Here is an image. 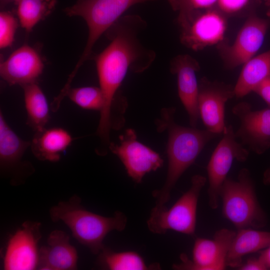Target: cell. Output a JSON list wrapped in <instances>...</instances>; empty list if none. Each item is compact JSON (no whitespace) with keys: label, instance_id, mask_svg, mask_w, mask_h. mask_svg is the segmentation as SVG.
Masks as SVG:
<instances>
[{"label":"cell","instance_id":"cell-4","mask_svg":"<svg viewBox=\"0 0 270 270\" xmlns=\"http://www.w3.org/2000/svg\"><path fill=\"white\" fill-rule=\"evenodd\" d=\"M220 196L224 217L238 230L256 229L266 226L267 217L258 202L254 184L248 168H242L236 180L226 178Z\"/></svg>","mask_w":270,"mask_h":270},{"label":"cell","instance_id":"cell-14","mask_svg":"<svg viewBox=\"0 0 270 270\" xmlns=\"http://www.w3.org/2000/svg\"><path fill=\"white\" fill-rule=\"evenodd\" d=\"M226 22L216 10H210L194 17L182 28L180 41L195 51L220 43L224 38Z\"/></svg>","mask_w":270,"mask_h":270},{"label":"cell","instance_id":"cell-12","mask_svg":"<svg viewBox=\"0 0 270 270\" xmlns=\"http://www.w3.org/2000/svg\"><path fill=\"white\" fill-rule=\"evenodd\" d=\"M235 96L234 86L206 78L198 83V108L200 117L206 130L214 134H223L226 126L224 122L225 104Z\"/></svg>","mask_w":270,"mask_h":270},{"label":"cell","instance_id":"cell-8","mask_svg":"<svg viewBox=\"0 0 270 270\" xmlns=\"http://www.w3.org/2000/svg\"><path fill=\"white\" fill-rule=\"evenodd\" d=\"M119 138L120 144L110 142L109 150L120 158L128 176L136 183H140L146 174L162 166L160 155L138 142L134 130L127 129Z\"/></svg>","mask_w":270,"mask_h":270},{"label":"cell","instance_id":"cell-32","mask_svg":"<svg viewBox=\"0 0 270 270\" xmlns=\"http://www.w3.org/2000/svg\"><path fill=\"white\" fill-rule=\"evenodd\" d=\"M258 256L264 263L268 269H270V246L262 250Z\"/></svg>","mask_w":270,"mask_h":270},{"label":"cell","instance_id":"cell-6","mask_svg":"<svg viewBox=\"0 0 270 270\" xmlns=\"http://www.w3.org/2000/svg\"><path fill=\"white\" fill-rule=\"evenodd\" d=\"M206 182L204 176L196 174L192 178L189 189L171 208H152L146 222L148 230L157 234H164L168 230H172L193 236L196 228L198 200Z\"/></svg>","mask_w":270,"mask_h":270},{"label":"cell","instance_id":"cell-23","mask_svg":"<svg viewBox=\"0 0 270 270\" xmlns=\"http://www.w3.org/2000/svg\"><path fill=\"white\" fill-rule=\"evenodd\" d=\"M103 266L110 270H160L158 264L148 265L142 257L134 251L116 252L105 248L100 252Z\"/></svg>","mask_w":270,"mask_h":270},{"label":"cell","instance_id":"cell-5","mask_svg":"<svg viewBox=\"0 0 270 270\" xmlns=\"http://www.w3.org/2000/svg\"><path fill=\"white\" fill-rule=\"evenodd\" d=\"M154 0H78L72 6L66 8L68 15L82 17L88 29L86 47L71 76H76L80 68L90 56L94 46L100 36L127 10L138 4Z\"/></svg>","mask_w":270,"mask_h":270},{"label":"cell","instance_id":"cell-10","mask_svg":"<svg viewBox=\"0 0 270 270\" xmlns=\"http://www.w3.org/2000/svg\"><path fill=\"white\" fill-rule=\"evenodd\" d=\"M40 224L25 222L10 238L3 259L5 270L38 269Z\"/></svg>","mask_w":270,"mask_h":270},{"label":"cell","instance_id":"cell-29","mask_svg":"<svg viewBox=\"0 0 270 270\" xmlns=\"http://www.w3.org/2000/svg\"><path fill=\"white\" fill-rule=\"evenodd\" d=\"M270 108V76L258 84L253 90Z\"/></svg>","mask_w":270,"mask_h":270},{"label":"cell","instance_id":"cell-24","mask_svg":"<svg viewBox=\"0 0 270 270\" xmlns=\"http://www.w3.org/2000/svg\"><path fill=\"white\" fill-rule=\"evenodd\" d=\"M56 0H16L17 14L21 26L30 32L54 10Z\"/></svg>","mask_w":270,"mask_h":270},{"label":"cell","instance_id":"cell-9","mask_svg":"<svg viewBox=\"0 0 270 270\" xmlns=\"http://www.w3.org/2000/svg\"><path fill=\"white\" fill-rule=\"evenodd\" d=\"M234 231L224 228L216 232L212 239L197 238L192 249V259L184 254L182 262L172 268L179 270H222L226 266L227 255L235 236Z\"/></svg>","mask_w":270,"mask_h":270},{"label":"cell","instance_id":"cell-26","mask_svg":"<svg viewBox=\"0 0 270 270\" xmlns=\"http://www.w3.org/2000/svg\"><path fill=\"white\" fill-rule=\"evenodd\" d=\"M18 26L17 20L10 12H2L0 14V48L10 46L14 41Z\"/></svg>","mask_w":270,"mask_h":270},{"label":"cell","instance_id":"cell-22","mask_svg":"<svg viewBox=\"0 0 270 270\" xmlns=\"http://www.w3.org/2000/svg\"><path fill=\"white\" fill-rule=\"evenodd\" d=\"M30 142L20 138L9 126L0 112V164L7 168L20 162Z\"/></svg>","mask_w":270,"mask_h":270},{"label":"cell","instance_id":"cell-20","mask_svg":"<svg viewBox=\"0 0 270 270\" xmlns=\"http://www.w3.org/2000/svg\"><path fill=\"white\" fill-rule=\"evenodd\" d=\"M270 76V50L254 56L244 64L234 86L235 96L242 98Z\"/></svg>","mask_w":270,"mask_h":270},{"label":"cell","instance_id":"cell-25","mask_svg":"<svg viewBox=\"0 0 270 270\" xmlns=\"http://www.w3.org/2000/svg\"><path fill=\"white\" fill-rule=\"evenodd\" d=\"M66 96L80 108L100 112L104 104V94L99 87L84 86L70 88Z\"/></svg>","mask_w":270,"mask_h":270},{"label":"cell","instance_id":"cell-31","mask_svg":"<svg viewBox=\"0 0 270 270\" xmlns=\"http://www.w3.org/2000/svg\"><path fill=\"white\" fill-rule=\"evenodd\" d=\"M218 0H188L190 8L194 13L195 10L208 8L216 3Z\"/></svg>","mask_w":270,"mask_h":270},{"label":"cell","instance_id":"cell-35","mask_svg":"<svg viewBox=\"0 0 270 270\" xmlns=\"http://www.w3.org/2000/svg\"><path fill=\"white\" fill-rule=\"evenodd\" d=\"M266 5L268 7L266 14L268 16H270V0H267Z\"/></svg>","mask_w":270,"mask_h":270},{"label":"cell","instance_id":"cell-18","mask_svg":"<svg viewBox=\"0 0 270 270\" xmlns=\"http://www.w3.org/2000/svg\"><path fill=\"white\" fill-rule=\"evenodd\" d=\"M72 140L70 134L62 128H45L35 132L30 146L38 160L56 162L60 160L62 152L70 145Z\"/></svg>","mask_w":270,"mask_h":270},{"label":"cell","instance_id":"cell-11","mask_svg":"<svg viewBox=\"0 0 270 270\" xmlns=\"http://www.w3.org/2000/svg\"><path fill=\"white\" fill-rule=\"evenodd\" d=\"M240 121L235 135L242 144L258 154L270 148V108L253 110L251 104L241 102L232 109Z\"/></svg>","mask_w":270,"mask_h":270},{"label":"cell","instance_id":"cell-34","mask_svg":"<svg viewBox=\"0 0 270 270\" xmlns=\"http://www.w3.org/2000/svg\"><path fill=\"white\" fill-rule=\"evenodd\" d=\"M16 0H0V6H3L8 4L12 2H16Z\"/></svg>","mask_w":270,"mask_h":270},{"label":"cell","instance_id":"cell-17","mask_svg":"<svg viewBox=\"0 0 270 270\" xmlns=\"http://www.w3.org/2000/svg\"><path fill=\"white\" fill-rule=\"evenodd\" d=\"M78 252L63 230H54L49 234L46 245L40 248L38 269L74 270L77 268Z\"/></svg>","mask_w":270,"mask_h":270},{"label":"cell","instance_id":"cell-3","mask_svg":"<svg viewBox=\"0 0 270 270\" xmlns=\"http://www.w3.org/2000/svg\"><path fill=\"white\" fill-rule=\"evenodd\" d=\"M80 199L73 196L67 201L59 202L52 207L50 218L54 222H62L73 236L94 254L104 249V240L110 232L122 231L127 223L126 216L120 211L106 217L88 210L80 204Z\"/></svg>","mask_w":270,"mask_h":270},{"label":"cell","instance_id":"cell-27","mask_svg":"<svg viewBox=\"0 0 270 270\" xmlns=\"http://www.w3.org/2000/svg\"><path fill=\"white\" fill-rule=\"evenodd\" d=\"M172 9L178 12V22L181 28L186 26L192 20L194 13L190 10L188 0H168Z\"/></svg>","mask_w":270,"mask_h":270},{"label":"cell","instance_id":"cell-13","mask_svg":"<svg viewBox=\"0 0 270 270\" xmlns=\"http://www.w3.org/2000/svg\"><path fill=\"white\" fill-rule=\"evenodd\" d=\"M269 26L268 20L256 16L249 17L238 32L235 40L222 50L228 68L244 64L254 56L262 46Z\"/></svg>","mask_w":270,"mask_h":270},{"label":"cell","instance_id":"cell-19","mask_svg":"<svg viewBox=\"0 0 270 270\" xmlns=\"http://www.w3.org/2000/svg\"><path fill=\"white\" fill-rule=\"evenodd\" d=\"M270 246V232L247 228L238 230L231 243L226 266L238 268L245 256L262 250Z\"/></svg>","mask_w":270,"mask_h":270},{"label":"cell","instance_id":"cell-28","mask_svg":"<svg viewBox=\"0 0 270 270\" xmlns=\"http://www.w3.org/2000/svg\"><path fill=\"white\" fill-rule=\"evenodd\" d=\"M249 0H218L219 8L224 12L232 14L243 8Z\"/></svg>","mask_w":270,"mask_h":270},{"label":"cell","instance_id":"cell-15","mask_svg":"<svg viewBox=\"0 0 270 270\" xmlns=\"http://www.w3.org/2000/svg\"><path fill=\"white\" fill-rule=\"evenodd\" d=\"M200 68L198 62L186 54L177 56L170 64V72L177 76L179 98L188 115L190 125L194 128L200 118L198 83L196 77V72Z\"/></svg>","mask_w":270,"mask_h":270},{"label":"cell","instance_id":"cell-7","mask_svg":"<svg viewBox=\"0 0 270 270\" xmlns=\"http://www.w3.org/2000/svg\"><path fill=\"white\" fill-rule=\"evenodd\" d=\"M222 134L223 137L214 150L206 167L208 202L213 210L218 207L220 190L233 161L245 162L249 155L248 150L237 141L232 125L226 126Z\"/></svg>","mask_w":270,"mask_h":270},{"label":"cell","instance_id":"cell-1","mask_svg":"<svg viewBox=\"0 0 270 270\" xmlns=\"http://www.w3.org/2000/svg\"><path fill=\"white\" fill-rule=\"evenodd\" d=\"M146 26L138 15L122 16L108 31L110 43L95 58L100 88L104 98L101 114H110L118 90L128 70L142 72L156 58L152 50L142 44L138 35Z\"/></svg>","mask_w":270,"mask_h":270},{"label":"cell","instance_id":"cell-2","mask_svg":"<svg viewBox=\"0 0 270 270\" xmlns=\"http://www.w3.org/2000/svg\"><path fill=\"white\" fill-rule=\"evenodd\" d=\"M174 108H164L156 124L158 132L167 130L168 168L162 187L152 192L154 209H160L169 201L172 190L184 172L194 162L206 145L218 134L207 130L186 127L174 120Z\"/></svg>","mask_w":270,"mask_h":270},{"label":"cell","instance_id":"cell-33","mask_svg":"<svg viewBox=\"0 0 270 270\" xmlns=\"http://www.w3.org/2000/svg\"><path fill=\"white\" fill-rule=\"evenodd\" d=\"M262 182L264 185H270V167L266 168L264 172Z\"/></svg>","mask_w":270,"mask_h":270},{"label":"cell","instance_id":"cell-21","mask_svg":"<svg viewBox=\"0 0 270 270\" xmlns=\"http://www.w3.org/2000/svg\"><path fill=\"white\" fill-rule=\"evenodd\" d=\"M26 124L35 132L46 127L50 120L49 106L46 98L36 82L23 86Z\"/></svg>","mask_w":270,"mask_h":270},{"label":"cell","instance_id":"cell-30","mask_svg":"<svg viewBox=\"0 0 270 270\" xmlns=\"http://www.w3.org/2000/svg\"><path fill=\"white\" fill-rule=\"evenodd\" d=\"M240 270H268L263 261L258 256L248 258L245 263L238 268Z\"/></svg>","mask_w":270,"mask_h":270},{"label":"cell","instance_id":"cell-16","mask_svg":"<svg viewBox=\"0 0 270 270\" xmlns=\"http://www.w3.org/2000/svg\"><path fill=\"white\" fill-rule=\"evenodd\" d=\"M44 65L37 51L24 45L14 51L0 64L2 78L10 85L36 82L42 74Z\"/></svg>","mask_w":270,"mask_h":270}]
</instances>
